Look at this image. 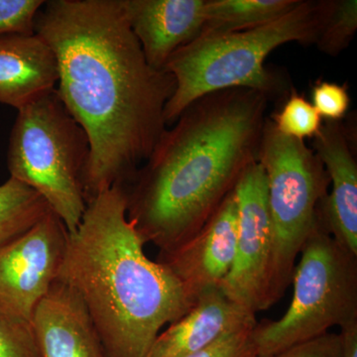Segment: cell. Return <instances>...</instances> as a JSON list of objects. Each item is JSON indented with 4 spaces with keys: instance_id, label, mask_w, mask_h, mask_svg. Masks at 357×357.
I'll return each instance as SVG.
<instances>
[{
    "instance_id": "obj_1",
    "label": "cell",
    "mask_w": 357,
    "mask_h": 357,
    "mask_svg": "<svg viewBox=\"0 0 357 357\" xmlns=\"http://www.w3.org/2000/svg\"><path fill=\"white\" fill-rule=\"evenodd\" d=\"M35 34L55 54L56 93L89 137L86 204L128 187L168 128L175 79L148 64L122 0L45 1Z\"/></svg>"
},
{
    "instance_id": "obj_2",
    "label": "cell",
    "mask_w": 357,
    "mask_h": 357,
    "mask_svg": "<svg viewBox=\"0 0 357 357\" xmlns=\"http://www.w3.org/2000/svg\"><path fill=\"white\" fill-rule=\"evenodd\" d=\"M269 96L229 89L192 102L126 187L128 218L160 252L194 236L259 157Z\"/></svg>"
},
{
    "instance_id": "obj_3",
    "label": "cell",
    "mask_w": 357,
    "mask_h": 357,
    "mask_svg": "<svg viewBox=\"0 0 357 357\" xmlns=\"http://www.w3.org/2000/svg\"><path fill=\"white\" fill-rule=\"evenodd\" d=\"M145 244L128 220L126 185L89 202L69 232L58 280L84 303L107 357H145L162 328L195 304Z\"/></svg>"
},
{
    "instance_id": "obj_4",
    "label": "cell",
    "mask_w": 357,
    "mask_h": 357,
    "mask_svg": "<svg viewBox=\"0 0 357 357\" xmlns=\"http://www.w3.org/2000/svg\"><path fill=\"white\" fill-rule=\"evenodd\" d=\"M331 0H300L292 10L267 24L225 34L202 35L173 54L164 67L175 79L165 107L167 126L201 96L229 89H248L273 98L283 81L265 62L275 49L298 42L316 45Z\"/></svg>"
},
{
    "instance_id": "obj_5",
    "label": "cell",
    "mask_w": 357,
    "mask_h": 357,
    "mask_svg": "<svg viewBox=\"0 0 357 357\" xmlns=\"http://www.w3.org/2000/svg\"><path fill=\"white\" fill-rule=\"evenodd\" d=\"M89 154L86 131L55 91L17 110L7 150L9 175L43 197L70 234L86 208L83 178Z\"/></svg>"
},
{
    "instance_id": "obj_6",
    "label": "cell",
    "mask_w": 357,
    "mask_h": 357,
    "mask_svg": "<svg viewBox=\"0 0 357 357\" xmlns=\"http://www.w3.org/2000/svg\"><path fill=\"white\" fill-rule=\"evenodd\" d=\"M294 269L292 302L280 319L256 324L251 332L255 357L288 347L357 321V256L319 222Z\"/></svg>"
},
{
    "instance_id": "obj_7",
    "label": "cell",
    "mask_w": 357,
    "mask_h": 357,
    "mask_svg": "<svg viewBox=\"0 0 357 357\" xmlns=\"http://www.w3.org/2000/svg\"><path fill=\"white\" fill-rule=\"evenodd\" d=\"M258 161L267 178L273 229L272 305L292 283L296 261L319 222L330 178L318 155L305 141L284 135L268 116Z\"/></svg>"
},
{
    "instance_id": "obj_8",
    "label": "cell",
    "mask_w": 357,
    "mask_h": 357,
    "mask_svg": "<svg viewBox=\"0 0 357 357\" xmlns=\"http://www.w3.org/2000/svg\"><path fill=\"white\" fill-rule=\"evenodd\" d=\"M234 194L238 211L236 256L220 289L232 302L256 314L272 306L273 261L267 178L259 161L246 168Z\"/></svg>"
},
{
    "instance_id": "obj_9",
    "label": "cell",
    "mask_w": 357,
    "mask_h": 357,
    "mask_svg": "<svg viewBox=\"0 0 357 357\" xmlns=\"http://www.w3.org/2000/svg\"><path fill=\"white\" fill-rule=\"evenodd\" d=\"M69 231L50 211L32 229L0 246V314L31 323L58 280Z\"/></svg>"
},
{
    "instance_id": "obj_10",
    "label": "cell",
    "mask_w": 357,
    "mask_h": 357,
    "mask_svg": "<svg viewBox=\"0 0 357 357\" xmlns=\"http://www.w3.org/2000/svg\"><path fill=\"white\" fill-rule=\"evenodd\" d=\"M237 218L234 190L194 236L159 253L157 261L168 268L194 302L220 288L229 275L236 256Z\"/></svg>"
},
{
    "instance_id": "obj_11",
    "label": "cell",
    "mask_w": 357,
    "mask_h": 357,
    "mask_svg": "<svg viewBox=\"0 0 357 357\" xmlns=\"http://www.w3.org/2000/svg\"><path fill=\"white\" fill-rule=\"evenodd\" d=\"M354 140L342 121L323 122L312 138V150L325 167L332 191L319 206L331 236L357 256V163Z\"/></svg>"
},
{
    "instance_id": "obj_12",
    "label": "cell",
    "mask_w": 357,
    "mask_h": 357,
    "mask_svg": "<svg viewBox=\"0 0 357 357\" xmlns=\"http://www.w3.org/2000/svg\"><path fill=\"white\" fill-rule=\"evenodd\" d=\"M129 26L150 67L163 70L178 49L198 38L206 0H122Z\"/></svg>"
},
{
    "instance_id": "obj_13",
    "label": "cell",
    "mask_w": 357,
    "mask_h": 357,
    "mask_svg": "<svg viewBox=\"0 0 357 357\" xmlns=\"http://www.w3.org/2000/svg\"><path fill=\"white\" fill-rule=\"evenodd\" d=\"M256 324L255 314L232 302L220 288L211 289L202 294L182 318L159 333L145 357L188 356Z\"/></svg>"
},
{
    "instance_id": "obj_14",
    "label": "cell",
    "mask_w": 357,
    "mask_h": 357,
    "mask_svg": "<svg viewBox=\"0 0 357 357\" xmlns=\"http://www.w3.org/2000/svg\"><path fill=\"white\" fill-rule=\"evenodd\" d=\"M42 357H107L84 303L56 281L31 319Z\"/></svg>"
},
{
    "instance_id": "obj_15",
    "label": "cell",
    "mask_w": 357,
    "mask_h": 357,
    "mask_svg": "<svg viewBox=\"0 0 357 357\" xmlns=\"http://www.w3.org/2000/svg\"><path fill=\"white\" fill-rule=\"evenodd\" d=\"M58 63L38 35H0V103L17 110L55 91Z\"/></svg>"
},
{
    "instance_id": "obj_16",
    "label": "cell",
    "mask_w": 357,
    "mask_h": 357,
    "mask_svg": "<svg viewBox=\"0 0 357 357\" xmlns=\"http://www.w3.org/2000/svg\"><path fill=\"white\" fill-rule=\"evenodd\" d=\"M300 0H206L201 35L225 34L267 24L292 10Z\"/></svg>"
},
{
    "instance_id": "obj_17",
    "label": "cell",
    "mask_w": 357,
    "mask_h": 357,
    "mask_svg": "<svg viewBox=\"0 0 357 357\" xmlns=\"http://www.w3.org/2000/svg\"><path fill=\"white\" fill-rule=\"evenodd\" d=\"M50 211L38 192L9 177L0 185V246L25 234Z\"/></svg>"
},
{
    "instance_id": "obj_18",
    "label": "cell",
    "mask_w": 357,
    "mask_h": 357,
    "mask_svg": "<svg viewBox=\"0 0 357 357\" xmlns=\"http://www.w3.org/2000/svg\"><path fill=\"white\" fill-rule=\"evenodd\" d=\"M356 30V0H331L317 47L321 53L335 57L351 44Z\"/></svg>"
},
{
    "instance_id": "obj_19",
    "label": "cell",
    "mask_w": 357,
    "mask_h": 357,
    "mask_svg": "<svg viewBox=\"0 0 357 357\" xmlns=\"http://www.w3.org/2000/svg\"><path fill=\"white\" fill-rule=\"evenodd\" d=\"M269 117L284 135L303 141L312 139L324 122L312 102L293 89L282 109Z\"/></svg>"
},
{
    "instance_id": "obj_20",
    "label": "cell",
    "mask_w": 357,
    "mask_h": 357,
    "mask_svg": "<svg viewBox=\"0 0 357 357\" xmlns=\"http://www.w3.org/2000/svg\"><path fill=\"white\" fill-rule=\"evenodd\" d=\"M0 357H42L31 323L0 314Z\"/></svg>"
},
{
    "instance_id": "obj_21",
    "label": "cell",
    "mask_w": 357,
    "mask_h": 357,
    "mask_svg": "<svg viewBox=\"0 0 357 357\" xmlns=\"http://www.w3.org/2000/svg\"><path fill=\"white\" fill-rule=\"evenodd\" d=\"M43 0H0V35L35 34V21Z\"/></svg>"
},
{
    "instance_id": "obj_22",
    "label": "cell",
    "mask_w": 357,
    "mask_h": 357,
    "mask_svg": "<svg viewBox=\"0 0 357 357\" xmlns=\"http://www.w3.org/2000/svg\"><path fill=\"white\" fill-rule=\"evenodd\" d=\"M312 105L323 121H342L351 105L347 84L319 79L312 88Z\"/></svg>"
},
{
    "instance_id": "obj_23",
    "label": "cell",
    "mask_w": 357,
    "mask_h": 357,
    "mask_svg": "<svg viewBox=\"0 0 357 357\" xmlns=\"http://www.w3.org/2000/svg\"><path fill=\"white\" fill-rule=\"evenodd\" d=\"M270 357H342V337L340 333L328 332Z\"/></svg>"
},
{
    "instance_id": "obj_24",
    "label": "cell",
    "mask_w": 357,
    "mask_h": 357,
    "mask_svg": "<svg viewBox=\"0 0 357 357\" xmlns=\"http://www.w3.org/2000/svg\"><path fill=\"white\" fill-rule=\"evenodd\" d=\"M253 328H245L225 335L213 344L198 352L185 357H253L251 332Z\"/></svg>"
},
{
    "instance_id": "obj_25",
    "label": "cell",
    "mask_w": 357,
    "mask_h": 357,
    "mask_svg": "<svg viewBox=\"0 0 357 357\" xmlns=\"http://www.w3.org/2000/svg\"><path fill=\"white\" fill-rule=\"evenodd\" d=\"M342 357H357V321L340 328Z\"/></svg>"
},
{
    "instance_id": "obj_26",
    "label": "cell",
    "mask_w": 357,
    "mask_h": 357,
    "mask_svg": "<svg viewBox=\"0 0 357 357\" xmlns=\"http://www.w3.org/2000/svg\"><path fill=\"white\" fill-rule=\"evenodd\" d=\"M253 357H255V356H253Z\"/></svg>"
}]
</instances>
